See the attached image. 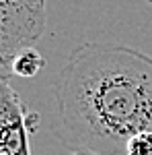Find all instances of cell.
<instances>
[{
	"mask_svg": "<svg viewBox=\"0 0 152 155\" xmlns=\"http://www.w3.org/2000/svg\"><path fill=\"white\" fill-rule=\"evenodd\" d=\"M54 95L58 141L126 155L134 134L152 130V56L123 44L84 41L64 60Z\"/></svg>",
	"mask_w": 152,
	"mask_h": 155,
	"instance_id": "obj_1",
	"label": "cell"
},
{
	"mask_svg": "<svg viewBox=\"0 0 152 155\" xmlns=\"http://www.w3.org/2000/svg\"><path fill=\"white\" fill-rule=\"evenodd\" d=\"M45 0H0V68L11 79V64L19 52L35 48L45 33Z\"/></svg>",
	"mask_w": 152,
	"mask_h": 155,
	"instance_id": "obj_2",
	"label": "cell"
},
{
	"mask_svg": "<svg viewBox=\"0 0 152 155\" xmlns=\"http://www.w3.org/2000/svg\"><path fill=\"white\" fill-rule=\"evenodd\" d=\"M0 79V155H31V137L41 118L23 104L6 77Z\"/></svg>",
	"mask_w": 152,
	"mask_h": 155,
	"instance_id": "obj_3",
	"label": "cell"
},
{
	"mask_svg": "<svg viewBox=\"0 0 152 155\" xmlns=\"http://www.w3.org/2000/svg\"><path fill=\"white\" fill-rule=\"evenodd\" d=\"M45 66V58L37 52V48H27L19 52L11 64V74L19 79H33Z\"/></svg>",
	"mask_w": 152,
	"mask_h": 155,
	"instance_id": "obj_4",
	"label": "cell"
},
{
	"mask_svg": "<svg viewBox=\"0 0 152 155\" xmlns=\"http://www.w3.org/2000/svg\"><path fill=\"white\" fill-rule=\"evenodd\" d=\"M126 155H152V130H142L128 141Z\"/></svg>",
	"mask_w": 152,
	"mask_h": 155,
	"instance_id": "obj_5",
	"label": "cell"
},
{
	"mask_svg": "<svg viewBox=\"0 0 152 155\" xmlns=\"http://www.w3.org/2000/svg\"><path fill=\"white\" fill-rule=\"evenodd\" d=\"M72 155H101V153L91 151V149H74V153H72Z\"/></svg>",
	"mask_w": 152,
	"mask_h": 155,
	"instance_id": "obj_6",
	"label": "cell"
}]
</instances>
